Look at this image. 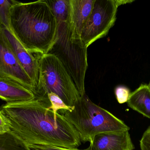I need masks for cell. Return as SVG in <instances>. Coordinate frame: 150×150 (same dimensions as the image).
<instances>
[{"label":"cell","instance_id":"6da1fadb","mask_svg":"<svg viewBox=\"0 0 150 150\" xmlns=\"http://www.w3.org/2000/svg\"><path fill=\"white\" fill-rule=\"evenodd\" d=\"M0 111L10 123L11 130L27 144L77 149L81 144L74 127L36 99L6 103Z\"/></svg>","mask_w":150,"mask_h":150},{"label":"cell","instance_id":"7a4b0ae2","mask_svg":"<svg viewBox=\"0 0 150 150\" xmlns=\"http://www.w3.org/2000/svg\"><path fill=\"white\" fill-rule=\"evenodd\" d=\"M55 16L45 0L23 3L11 8V30L32 53L46 54L53 44L58 30Z\"/></svg>","mask_w":150,"mask_h":150},{"label":"cell","instance_id":"3957f363","mask_svg":"<svg viewBox=\"0 0 150 150\" xmlns=\"http://www.w3.org/2000/svg\"><path fill=\"white\" fill-rule=\"evenodd\" d=\"M58 112L76 130L81 142L91 143L95 136L105 133L129 131L130 128L122 120L107 110L92 102L86 94L68 110Z\"/></svg>","mask_w":150,"mask_h":150},{"label":"cell","instance_id":"277c9868","mask_svg":"<svg viewBox=\"0 0 150 150\" xmlns=\"http://www.w3.org/2000/svg\"><path fill=\"white\" fill-rule=\"evenodd\" d=\"M87 48L81 35L69 20L58 24L55 40L47 53L54 55L62 63L81 97L86 94Z\"/></svg>","mask_w":150,"mask_h":150},{"label":"cell","instance_id":"5b68a950","mask_svg":"<svg viewBox=\"0 0 150 150\" xmlns=\"http://www.w3.org/2000/svg\"><path fill=\"white\" fill-rule=\"evenodd\" d=\"M35 54L38 62L39 76L38 86L33 93L34 99L48 107L47 95L53 92L68 106H74L81 96L62 63L53 55Z\"/></svg>","mask_w":150,"mask_h":150},{"label":"cell","instance_id":"8992f818","mask_svg":"<svg viewBox=\"0 0 150 150\" xmlns=\"http://www.w3.org/2000/svg\"><path fill=\"white\" fill-rule=\"evenodd\" d=\"M134 1L95 0L91 13L81 33V38L86 47L94 41L107 35L114 25L118 7Z\"/></svg>","mask_w":150,"mask_h":150},{"label":"cell","instance_id":"52a82bcc","mask_svg":"<svg viewBox=\"0 0 150 150\" xmlns=\"http://www.w3.org/2000/svg\"><path fill=\"white\" fill-rule=\"evenodd\" d=\"M0 77L15 81L33 92L31 79L18 61L0 26Z\"/></svg>","mask_w":150,"mask_h":150},{"label":"cell","instance_id":"ba28073f","mask_svg":"<svg viewBox=\"0 0 150 150\" xmlns=\"http://www.w3.org/2000/svg\"><path fill=\"white\" fill-rule=\"evenodd\" d=\"M1 27L18 61L32 81L34 86V93L38 86L39 76V66L37 56L22 45L10 29L3 26Z\"/></svg>","mask_w":150,"mask_h":150},{"label":"cell","instance_id":"9c48e42d","mask_svg":"<svg viewBox=\"0 0 150 150\" xmlns=\"http://www.w3.org/2000/svg\"><path fill=\"white\" fill-rule=\"evenodd\" d=\"M90 146L91 150H134L135 149L129 131L99 134L94 136Z\"/></svg>","mask_w":150,"mask_h":150},{"label":"cell","instance_id":"30bf717a","mask_svg":"<svg viewBox=\"0 0 150 150\" xmlns=\"http://www.w3.org/2000/svg\"><path fill=\"white\" fill-rule=\"evenodd\" d=\"M33 92L20 84L0 77V99L7 103L29 101L34 99Z\"/></svg>","mask_w":150,"mask_h":150},{"label":"cell","instance_id":"8fae6325","mask_svg":"<svg viewBox=\"0 0 150 150\" xmlns=\"http://www.w3.org/2000/svg\"><path fill=\"white\" fill-rule=\"evenodd\" d=\"M94 1L95 0H70L69 21L80 35L91 13Z\"/></svg>","mask_w":150,"mask_h":150},{"label":"cell","instance_id":"7c38bea8","mask_svg":"<svg viewBox=\"0 0 150 150\" xmlns=\"http://www.w3.org/2000/svg\"><path fill=\"white\" fill-rule=\"evenodd\" d=\"M127 103L131 109L150 119V88L149 84H141L131 92Z\"/></svg>","mask_w":150,"mask_h":150},{"label":"cell","instance_id":"4fadbf2b","mask_svg":"<svg viewBox=\"0 0 150 150\" xmlns=\"http://www.w3.org/2000/svg\"><path fill=\"white\" fill-rule=\"evenodd\" d=\"M58 24L67 22L70 17V0H45Z\"/></svg>","mask_w":150,"mask_h":150},{"label":"cell","instance_id":"5bb4252c","mask_svg":"<svg viewBox=\"0 0 150 150\" xmlns=\"http://www.w3.org/2000/svg\"><path fill=\"white\" fill-rule=\"evenodd\" d=\"M0 150H30L28 144L11 131L0 134Z\"/></svg>","mask_w":150,"mask_h":150},{"label":"cell","instance_id":"9a60e30c","mask_svg":"<svg viewBox=\"0 0 150 150\" xmlns=\"http://www.w3.org/2000/svg\"><path fill=\"white\" fill-rule=\"evenodd\" d=\"M18 1L0 0V26L10 29L11 12L12 7Z\"/></svg>","mask_w":150,"mask_h":150},{"label":"cell","instance_id":"2e32d148","mask_svg":"<svg viewBox=\"0 0 150 150\" xmlns=\"http://www.w3.org/2000/svg\"><path fill=\"white\" fill-rule=\"evenodd\" d=\"M47 101L48 109L52 110L55 113H57L59 110H68L71 107L67 105L59 96L53 92L47 94Z\"/></svg>","mask_w":150,"mask_h":150},{"label":"cell","instance_id":"e0dca14e","mask_svg":"<svg viewBox=\"0 0 150 150\" xmlns=\"http://www.w3.org/2000/svg\"><path fill=\"white\" fill-rule=\"evenodd\" d=\"M115 93L118 103L122 104L127 102L131 92L128 87L120 85L115 87Z\"/></svg>","mask_w":150,"mask_h":150},{"label":"cell","instance_id":"ac0fdd59","mask_svg":"<svg viewBox=\"0 0 150 150\" xmlns=\"http://www.w3.org/2000/svg\"><path fill=\"white\" fill-rule=\"evenodd\" d=\"M28 146L30 150H91L90 146L87 149L83 150H79L77 149H68L52 145L28 144Z\"/></svg>","mask_w":150,"mask_h":150},{"label":"cell","instance_id":"d6986e66","mask_svg":"<svg viewBox=\"0 0 150 150\" xmlns=\"http://www.w3.org/2000/svg\"><path fill=\"white\" fill-rule=\"evenodd\" d=\"M140 142L141 150H150V126L144 133Z\"/></svg>","mask_w":150,"mask_h":150},{"label":"cell","instance_id":"ffe728a7","mask_svg":"<svg viewBox=\"0 0 150 150\" xmlns=\"http://www.w3.org/2000/svg\"><path fill=\"white\" fill-rule=\"evenodd\" d=\"M10 123L6 116L0 111V134L11 131Z\"/></svg>","mask_w":150,"mask_h":150},{"label":"cell","instance_id":"44dd1931","mask_svg":"<svg viewBox=\"0 0 150 150\" xmlns=\"http://www.w3.org/2000/svg\"><path fill=\"white\" fill-rule=\"evenodd\" d=\"M149 87L150 88V81L149 83Z\"/></svg>","mask_w":150,"mask_h":150}]
</instances>
